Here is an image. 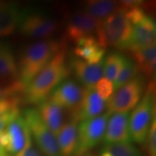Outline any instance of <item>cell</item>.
<instances>
[{
    "label": "cell",
    "mask_w": 156,
    "mask_h": 156,
    "mask_svg": "<svg viewBox=\"0 0 156 156\" xmlns=\"http://www.w3.org/2000/svg\"><path fill=\"white\" fill-rule=\"evenodd\" d=\"M70 74L67 59L66 43L57 51L49 63L24 87L23 102L37 104L49 98L56 87L66 80Z\"/></svg>",
    "instance_id": "6da1fadb"
},
{
    "label": "cell",
    "mask_w": 156,
    "mask_h": 156,
    "mask_svg": "<svg viewBox=\"0 0 156 156\" xmlns=\"http://www.w3.org/2000/svg\"><path fill=\"white\" fill-rule=\"evenodd\" d=\"M64 44L65 42L50 38L37 41L26 46L17 62L19 82L24 87L30 83Z\"/></svg>",
    "instance_id": "7a4b0ae2"
},
{
    "label": "cell",
    "mask_w": 156,
    "mask_h": 156,
    "mask_svg": "<svg viewBox=\"0 0 156 156\" xmlns=\"http://www.w3.org/2000/svg\"><path fill=\"white\" fill-rule=\"evenodd\" d=\"M155 118V81L151 80L139 103L129 117L131 140L137 144L146 142L153 120Z\"/></svg>",
    "instance_id": "3957f363"
},
{
    "label": "cell",
    "mask_w": 156,
    "mask_h": 156,
    "mask_svg": "<svg viewBox=\"0 0 156 156\" xmlns=\"http://www.w3.org/2000/svg\"><path fill=\"white\" fill-rule=\"evenodd\" d=\"M59 28V22L47 11L37 8H25L20 11L17 30L24 37L47 40L51 38Z\"/></svg>",
    "instance_id": "277c9868"
},
{
    "label": "cell",
    "mask_w": 156,
    "mask_h": 156,
    "mask_svg": "<svg viewBox=\"0 0 156 156\" xmlns=\"http://www.w3.org/2000/svg\"><path fill=\"white\" fill-rule=\"evenodd\" d=\"M131 32L132 25L119 6V9L101 23L98 41L105 49L111 46L117 50H128Z\"/></svg>",
    "instance_id": "5b68a950"
},
{
    "label": "cell",
    "mask_w": 156,
    "mask_h": 156,
    "mask_svg": "<svg viewBox=\"0 0 156 156\" xmlns=\"http://www.w3.org/2000/svg\"><path fill=\"white\" fill-rule=\"evenodd\" d=\"M31 138H33L37 147L44 156H61L57 140L39 115L35 108H27L22 114Z\"/></svg>",
    "instance_id": "8992f818"
},
{
    "label": "cell",
    "mask_w": 156,
    "mask_h": 156,
    "mask_svg": "<svg viewBox=\"0 0 156 156\" xmlns=\"http://www.w3.org/2000/svg\"><path fill=\"white\" fill-rule=\"evenodd\" d=\"M111 115V112L106 110L99 116L79 122L76 147L73 156H84L100 143Z\"/></svg>",
    "instance_id": "52a82bcc"
},
{
    "label": "cell",
    "mask_w": 156,
    "mask_h": 156,
    "mask_svg": "<svg viewBox=\"0 0 156 156\" xmlns=\"http://www.w3.org/2000/svg\"><path fill=\"white\" fill-rule=\"evenodd\" d=\"M146 77L139 74L115 90L107 101L108 111L113 113L129 112L136 106L147 89Z\"/></svg>",
    "instance_id": "ba28073f"
},
{
    "label": "cell",
    "mask_w": 156,
    "mask_h": 156,
    "mask_svg": "<svg viewBox=\"0 0 156 156\" xmlns=\"http://www.w3.org/2000/svg\"><path fill=\"white\" fill-rule=\"evenodd\" d=\"M101 23L89 16L83 10L75 11L68 17L66 23L67 38L74 44H76L81 39L90 37L98 39Z\"/></svg>",
    "instance_id": "9c48e42d"
},
{
    "label": "cell",
    "mask_w": 156,
    "mask_h": 156,
    "mask_svg": "<svg viewBox=\"0 0 156 156\" xmlns=\"http://www.w3.org/2000/svg\"><path fill=\"white\" fill-rule=\"evenodd\" d=\"M28 127L22 114L8 123L0 134V147L14 156L22 150L30 137Z\"/></svg>",
    "instance_id": "30bf717a"
},
{
    "label": "cell",
    "mask_w": 156,
    "mask_h": 156,
    "mask_svg": "<svg viewBox=\"0 0 156 156\" xmlns=\"http://www.w3.org/2000/svg\"><path fill=\"white\" fill-rule=\"evenodd\" d=\"M84 90L77 81L67 78L53 90L48 99L71 114L80 106Z\"/></svg>",
    "instance_id": "8fae6325"
},
{
    "label": "cell",
    "mask_w": 156,
    "mask_h": 156,
    "mask_svg": "<svg viewBox=\"0 0 156 156\" xmlns=\"http://www.w3.org/2000/svg\"><path fill=\"white\" fill-rule=\"evenodd\" d=\"M129 112L112 114L107 123L102 140L106 145L132 141L129 132Z\"/></svg>",
    "instance_id": "7c38bea8"
},
{
    "label": "cell",
    "mask_w": 156,
    "mask_h": 156,
    "mask_svg": "<svg viewBox=\"0 0 156 156\" xmlns=\"http://www.w3.org/2000/svg\"><path fill=\"white\" fill-rule=\"evenodd\" d=\"M69 66L75 73L78 83L84 85L86 89L94 88L96 83L103 77L104 59L97 63L90 64L74 56L70 62L69 60Z\"/></svg>",
    "instance_id": "4fadbf2b"
},
{
    "label": "cell",
    "mask_w": 156,
    "mask_h": 156,
    "mask_svg": "<svg viewBox=\"0 0 156 156\" xmlns=\"http://www.w3.org/2000/svg\"><path fill=\"white\" fill-rule=\"evenodd\" d=\"M155 38V20L147 14L141 20L132 25V32L128 50L132 51L154 44Z\"/></svg>",
    "instance_id": "5bb4252c"
},
{
    "label": "cell",
    "mask_w": 156,
    "mask_h": 156,
    "mask_svg": "<svg viewBox=\"0 0 156 156\" xmlns=\"http://www.w3.org/2000/svg\"><path fill=\"white\" fill-rule=\"evenodd\" d=\"M107 109V101L102 100L94 88L84 90L83 97L77 110L70 114V117L78 122L99 116Z\"/></svg>",
    "instance_id": "9a60e30c"
},
{
    "label": "cell",
    "mask_w": 156,
    "mask_h": 156,
    "mask_svg": "<svg viewBox=\"0 0 156 156\" xmlns=\"http://www.w3.org/2000/svg\"><path fill=\"white\" fill-rule=\"evenodd\" d=\"M19 82L18 70L12 47L5 42L0 43V83L12 84Z\"/></svg>",
    "instance_id": "2e32d148"
},
{
    "label": "cell",
    "mask_w": 156,
    "mask_h": 156,
    "mask_svg": "<svg viewBox=\"0 0 156 156\" xmlns=\"http://www.w3.org/2000/svg\"><path fill=\"white\" fill-rule=\"evenodd\" d=\"M73 50L75 57L90 64L97 63L104 59L106 49L100 44L98 39L94 37L81 39Z\"/></svg>",
    "instance_id": "e0dca14e"
},
{
    "label": "cell",
    "mask_w": 156,
    "mask_h": 156,
    "mask_svg": "<svg viewBox=\"0 0 156 156\" xmlns=\"http://www.w3.org/2000/svg\"><path fill=\"white\" fill-rule=\"evenodd\" d=\"M37 109L42 121L56 136L64 124V109L49 99L39 103Z\"/></svg>",
    "instance_id": "ac0fdd59"
},
{
    "label": "cell",
    "mask_w": 156,
    "mask_h": 156,
    "mask_svg": "<svg viewBox=\"0 0 156 156\" xmlns=\"http://www.w3.org/2000/svg\"><path fill=\"white\" fill-rule=\"evenodd\" d=\"M20 11L16 3L0 1V37L11 36L17 30Z\"/></svg>",
    "instance_id": "d6986e66"
},
{
    "label": "cell",
    "mask_w": 156,
    "mask_h": 156,
    "mask_svg": "<svg viewBox=\"0 0 156 156\" xmlns=\"http://www.w3.org/2000/svg\"><path fill=\"white\" fill-rule=\"evenodd\" d=\"M132 60L137 65L139 72H141L145 77L153 80L155 76L156 69V45H149L147 47L130 51Z\"/></svg>",
    "instance_id": "ffe728a7"
},
{
    "label": "cell",
    "mask_w": 156,
    "mask_h": 156,
    "mask_svg": "<svg viewBox=\"0 0 156 156\" xmlns=\"http://www.w3.org/2000/svg\"><path fill=\"white\" fill-rule=\"evenodd\" d=\"M77 123L76 120L70 117L56 136L61 156L74 155L77 142Z\"/></svg>",
    "instance_id": "44dd1931"
},
{
    "label": "cell",
    "mask_w": 156,
    "mask_h": 156,
    "mask_svg": "<svg viewBox=\"0 0 156 156\" xmlns=\"http://www.w3.org/2000/svg\"><path fill=\"white\" fill-rule=\"evenodd\" d=\"M120 3L112 0H90L84 4L83 11L98 22L102 23L119 9Z\"/></svg>",
    "instance_id": "7402d4cb"
},
{
    "label": "cell",
    "mask_w": 156,
    "mask_h": 156,
    "mask_svg": "<svg viewBox=\"0 0 156 156\" xmlns=\"http://www.w3.org/2000/svg\"><path fill=\"white\" fill-rule=\"evenodd\" d=\"M126 58L127 56L122 52L112 51L108 53L104 58V78L114 83L120 70L125 63Z\"/></svg>",
    "instance_id": "603a6c76"
},
{
    "label": "cell",
    "mask_w": 156,
    "mask_h": 156,
    "mask_svg": "<svg viewBox=\"0 0 156 156\" xmlns=\"http://www.w3.org/2000/svg\"><path fill=\"white\" fill-rule=\"evenodd\" d=\"M139 74V69H138L137 65L135 64V62L130 57L127 56L124 65L120 70L115 81L114 82L115 91Z\"/></svg>",
    "instance_id": "cb8c5ba5"
},
{
    "label": "cell",
    "mask_w": 156,
    "mask_h": 156,
    "mask_svg": "<svg viewBox=\"0 0 156 156\" xmlns=\"http://www.w3.org/2000/svg\"><path fill=\"white\" fill-rule=\"evenodd\" d=\"M104 149L112 156H143L140 151L131 142H119L106 145Z\"/></svg>",
    "instance_id": "d4e9b609"
},
{
    "label": "cell",
    "mask_w": 156,
    "mask_h": 156,
    "mask_svg": "<svg viewBox=\"0 0 156 156\" xmlns=\"http://www.w3.org/2000/svg\"><path fill=\"white\" fill-rule=\"evenodd\" d=\"M95 92L98 94L102 100L105 101H108L109 100V98L111 97L112 95L114 94V83L108 81L106 78L102 77L100 79L94 87Z\"/></svg>",
    "instance_id": "484cf974"
},
{
    "label": "cell",
    "mask_w": 156,
    "mask_h": 156,
    "mask_svg": "<svg viewBox=\"0 0 156 156\" xmlns=\"http://www.w3.org/2000/svg\"><path fill=\"white\" fill-rule=\"evenodd\" d=\"M24 86L20 82H17L12 84H2L0 83V99L11 97V96H18L23 93Z\"/></svg>",
    "instance_id": "4316f807"
},
{
    "label": "cell",
    "mask_w": 156,
    "mask_h": 156,
    "mask_svg": "<svg viewBox=\"0 0 156 156\" xmlns=\"http://www.w3.org/2000/svg\"><path fill=\"white\" fill-rule=\"evenodd\" d=\"M21 102L22 99L20 96H11L0 99V117L12 109L17 108Z\"/></svg>",
    "instance_id": "83f0119b"
},
{
    "label": "cell",
    "mask_w": 156,
    "mask_h": 156,
    "mask_svg": "<svg viewBox=\"0 0 156 156\" xmlns=\"http://www.w3.org/2000/svg\"><path fill=\"white\" fill-rule=\"evenodd\" d=\"M147 156H156V119L152 122L149 132L146 140Z\"/></svg>",
    "instance_id": "f1b7e54d"
},
{
    "label": "cell",
    "mask_w": 156,
    "mask_h": 156,
    "mask_svg": "<svg viewBox=\"0 0 156 156\" xmlns=\"http://www.w3.org/2000/svg\"><path fill=\"white\" fill-rule=\"evenodd\" d=\"M14 156H44L43 154L40 152L38 148L37 147V146L33 144V140L31 136L30 135L28 140L26 142V144L24 146V147L22 150L20 151L17 154Z\"/></svg>",
    "instance_id": "f546056e"
},
{
    "label": "cell",
    "mask_w": 156,
    "mask_h": 156,
    "mask_svg": "<svg viewBox=\"0 0 156 156\" xmlns=\"http://www.w3.org/2000/svg\"><path fill=\"white\" fill-rule=\"evenodd\" d=\"M20 113V109L19 108L12 109L10 112L6 113L5 115H4L2 117H0V134L3 132V130L5 128V127L8 125V123L11 122L13 119H15L17 115H19Z\"/></svg>",
    "instance_id": "4dcf8cb0"
},
{
    "label": "cell",
    "mask_w": 156,
    "mask_h": 156,
    "mask_svg": "<svg viewBox=\"0 0 156 156\" xmlns=\"http://www.w3.org/2000/svg\"><path fill=\"white\" fill-rule=\"evenodd\" d=\"M0 156H12V155L9 154L7 152H5L4 149H2V148L0 147Z\"/></svg>",
    "instance_id": "1f68e13d"
},
{
    "label": "cell",
    "mask_w": 156,
    "mask_h": 156,
    "mask_svg": "<svg viewBox=\"0 0 156 156\" xmlns=\"http://www.w3.org/2000/svg\"><path fill=\"white\" fill-rule=\"evenodd\" d=\"M99 156H112V155L109 154V153H108V151L104 149V150L101 153V154Z\"/></svg>",
    "instance_id": "d6a6232c"
}]
</instances>
